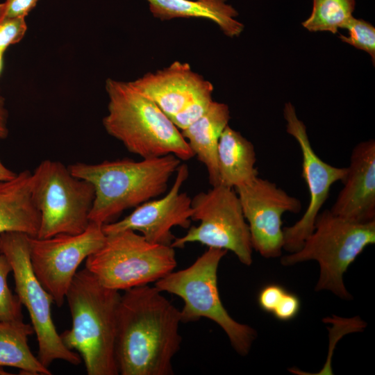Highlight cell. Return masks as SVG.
<instances>
[{
	"label": "cell",
	"instance_id": "obj_1",
	"mask_svg": "<svg viewBox=\"0 0 375 375\" xmlns=\"http://www.w3.org/2000/svg\"><path fill=\"white\" fill-rule=\"evenodd\" d=\"M180 310L155 286L124 290L117 309L115 359L121 375H172L182 338Z\"/></svg>",
	"mask_w": 375,
	"mask_h": 375
},
{
	"label": "cell",
	"instance_id": "obj_2",
	"mask_svg": "<svg viewBox=\"0 0 375 375\" xmlns=\"http://www.w3.org/2000/svg\"><path fill=\"white\" fill-rule=\"evenodd\" d=\"M181 160L172 154L135 161L128 158L98 164L76 162L68 168L76 177L94 188L89 219L104 225L125 210L137 207L164 193Z\"/></svg>",
	"mask_w": 375,
	"mask_h": 375
},
{
	"label": "cell",
	"instance_id": "obj_3",
	"mask_svg": "<svg viewBox=\"0 0 375 375\" xmlns=\"http://www.w3.org/2000/svg\"><path fill=\"white\" fill-rule=\"evenodd\" d=\"M120 296L86 268L76 272L67 292L72 325L60 336L63 344L83 359L88 375L119 374L115 334Z\"/></svg>",
	"mask_w": 375,
	"mask_h": 375
},
{
	"label": "cell",
	"instance_id": "obj_4",
	"mask_svg": "<svg viewBox=\"0 0 375 375\" xmlns=\"http://www.w3.org/2000/svg\"><path fill=\"white\" fill-rule=\"evenodd\" d=\"M106 90L109 101L103 126L128 151L142 158L172 154L188 160L194 156L170 118L129 82L108 78Z\"/></svg>",
	"mask_w": 375,
	"mask_h": 375
},
{
	"label": "cell",
	"instance_id": "obj_5",
	"mask_svg": "<svg viewBox=\"0 0 375 375\" xmlns=\"http://www.w3.org/2000/svg\"><path fill=\"white\" fill-rule=\"evenodd\" d=\"M375 243V220L358 223L326 209L316 217L313 231L297 251L283 256L281 263L292 266L308 260L319 265L316 291H329L343 300H351L344 274L369 245Z\"/></svg>",
	"mask_w": 375,
	"mask_h": 375
},
{
	"label": "cell",
	"instance_id": "obj_6",
	"mask_svg": "<svg viewBox=\"0 0 375 375\" xmlns=\"http://www.w3.org/2000/svg\"><path fill=\"white\" fill-rule=\"evenodd\" d=\"M228 251L208 247L189 267L172 271L155 283L162 292L178 296L184 301L180 310L181 323L196 322L201 317L212 320L223 329L234 350L247 356L257 333L251 326L235 320L224 308L219 297L217 270Z\"/></svg>",
	"mask_w": 375,
	"mask_h": 375
},
{
	"label": "cell",
	"instance_id": "obj_7",
	"mask_svg": "<svg viewBox=\"0 0 375 375\" xmlns=\"http://www.w3.org/2000/svg\"><path fill=\"white\" fill-rule=\"evenodd\" d=\"M176 265L174 248L125 230L106 235L103 245L85 260V268L105 287L124 291L156 283Z\"/></svg>",
	"mask_w": 375,
	"mask_h": 375
},
{
	"label": "cell",
	"instance_id": "obj_8",
	"mask_svg": "<svg viewBox=\"0 0 375 375\" xmlns=\"http://www.w3.org/2000/svg\"><path fill=\"white\" fill-rule=\"evenodd\" d=\"M31 196L40 213L37 238L83 232L95 197L94 186L74 176L62 162L45 160L31 176Z\"/></svg>",
	"mask_w": 375,
	"mask_h": 375
},
{
	"label": "cell",
	"instance_id": "obj_9",
	"mask_svg": "<svg viewBox=\"0 0 375 375\" xmlns=\"http://www.w3.org/2000/svg\"><path fill=\"white\" fill-rule=\"evenodd\" d=\"M28 237L20 232H4L0 234V244L12 267L17 296L26 308L36 335L38 358L48 368L56 360L78 365L81 356L63 344L56 331L51 310L53 299L32 269Z\"/></svg>",
	"mask_w": 375,
	"mask_h": 375
},
{
	"label": "cell",
	"instance_id": "obj_10",
	"mask_svg": "<svg viewBox=\"0 0 375 375\" xmlns=\"http://www.w3.org/2000/svg\"><path fill=\"white\" fill-rule=\"evenodd\" d=\"M191 199V219L199 221L187 233L175 238L171 247L182 248L187 243L199 242L208 247L232 251L247 266L253 262V247L248 224L234 188L212 186Z\"/></svg>",
	"mask_w": 375,
	"mask_h": 375
},
{
	"label": "cell",
	"instance_id": "obj_11",
	"mask_svg": "<svg viewBox=\"0 0 375 375\" xmlns=\"http://www.w3.org/2000/svg\"><path fill=\"white\" fill-rule=\"evenodd\" d=\"M105 239L102 225L93 222L78 234L28 237L32 269L58 306L63 304L81 263L98 250Z\"/></svg>",
	"mask_w": 375,
	"mask_h": 375
},
{
	"label": "cell",
	"instance_id": "obj_12",
	"mask_svg": "<svg viewBox=\"0 0 375 375\" xmlns=\"http://www.w3.org/2000/svg\"><path fill=\"white\" fill-rule=\"evenodd\" d=\"M283 116L287 122V133L299 145L302 154L301 175L310 194L309 203L303 216L293 225L283 228V249L292 253L301 247L306 238L313 231L316 217L329 197L331 186L339 181H344L347 167L333 166L318 156L312 147L306 125L298 118L291 103L285 104Z\"/></svg>",
	"mask_w": 375,
	"mask_h": 375
},
{
	"label": "cell",
	"instance_id": "obj_13",
	"mask_svg": "<svg viewBox=\"0 0 375 375\" xmlns=\"http://www.w3.org/2000/svg\"><path fill=\"white\" fill-rule=\"evenodd\" d=\"M248 224L253 249L266 258L279 257L283 249L282 216L298 213L301 201L276 183L256 177L235 188Z\"/></svg>",
	"mask_w": 375,
	"mask_h": 375
},
{
	"label": "cell",
	"instance_id": "obj_14",
	"mask_svg": "<svg viewBox=\"0 0 375 375\" xmlns=\"http://www.w3.org/2000/svg\"><path fill=\"white\" fill-rule=\"evenodd\" d=\"M188 175V165L180 164L175 181L165 197L140 204L120 221L103 225L104 233L139 231L151 242L171 246L175 238L172 228L176 226L188 228L192 221V199L185 192H180Z\"/></svg>",
	"mask_w": 375,
	"mask_h": 375
},
{
	"label": "cell",
	"instance_id": "obj_15",
	"mask_svg": "<svg viewBox=\"0 0 375 375\" xmlns=\"http://www.w3.org/2000/svg\"><path fill=\"white\" fill-rule=\"evenodd\" d=\"M331 212L347 220H375V141L359 142L353 149L347 174Z\"/></svg>",
	"mask_w": 375,
	"mask_h": 375
},
{
	"label": "cell",
	"instance_id": "obj_16",
	"mask_svg": "<svg viewBox=\"0 0 375 375\" xmlns=\"http://www.w3.org/2000/svg\"><path fill=\"white\" fill-rule=\"evenodd\" d=\"M204 81L188 63L175 61L129 83L171 117L188 104Z\"/></svg>",
	"mask_w": 375,
	"mask_h": 375
},
{
	"label": "cell",
	"instance_id": "obj_17",
	"mask_svg": "<svg viewBox=\"0 0 375 375\" xmlns=\"http://www.w3.org/2000/svg\"><path fill=\"white\" fill-rule=\"evenodd\" d=\"M31 176L24 170L10 180L0 181V234L14 231L38 236L40 213L31 196Z\"/></svg>",
	"mask_w": 375,
	"mask_h": 375
},
{
	"label": "cell",
	"instance_id": "obj_18",
	"mask_svg": "<svg viewBox=\"0 0 375 375\" xmlns=\"http://www.w3.org/2000/svg\"><path fill=\"white\" fill-rule=\"evenodd\" d=\"M229 119L228 106L226 103L213 101L200 118L181 131L194 156L206 166L212 186L219 185L217 146L221 134Z\"/></svg>",
	"mask_w": 375,
	"mask_h": 375
},
{
	"label": "cell",
	"instance_id": "obj_19",
	"mask_svg": "<svg viewBox=\"0 0 375 375\" xmlns=\"http://www.w3.org/2000/svg\"><path fill=\"white\" fill-rule=\"evenodd\" d=\"M153 17L160 20L203 18L210 20L228 37H238L244 24L235 19L238 11L226 0H147Z\"/></svg>",
	"mask_w": 375,
	"mask_h": 375
},
{
	"label": "cell",
	"instance_id": "obj_20",
	"mask_svg": "<svg viewBox=\"0 0 375 375\" xmlns=\"http://www.w3.org/2000/svg\"><path fill=\"white\" fill-rule=\"evenodd\" d=\"M217 158L220 185L235 189L258 176L253 144L228 125L219 138Z\"/></svg>",
	"mask_w": 375,
	"mask_h": 375
},
{
	"label": "cell",
	"instance_id": "obj_21",
	"mask_svg": "<svg viewBox=\"0 0 375 375\" xmlns=\"http://www.w3.org/2000/svg\"><path fill=\"white\" fill-rule=\"evenodd\" d=\"M34 333L30 324L0 321V367H11L29 375H51L31 352L28 337Z\"/></svg>",
	"mask_w": 375,
	"mask_h": 375
},
{
	"label": "cell",
	"instance_id": "obj_22",
	"mask_svg": "<svg viewBox=\"0 0 375 375\" xmlns=\"http://www.w3.org/2000/svg\"><path fill=\"white\" fill-rule=\"evenodd\" d=\"M356 0H312V12L302 26L311 32L338 33L353 16Z\"/></svg>",
	"mask_w": 375,
	"mask_h": 375
},
{
	"label": "cell",
	"instance_id": "obj_23",
	"mask_svg": "<svg viewBox=\"0 0 375 375\" xmlns=\"http://www.w3.org/2000/svg\"><path fill=\"white\" fill-rule=\"evenodd\" d=\"M11 272V265L1 252L0 244V321L21 322L23 321L22 305L17 296L12 294L7 282Z\"/></svg>",
	"mask_w": 375,
	"mask_h": 375
},
{
	"label": "cell",
	"instance_id": "obj_24",
	"mask_svg": "<svg viewBox=\"0 0 375 375\" xmlns=\"http://www.w3.org/2000/svg\"><path fill=\"white\" fill-rule=\"evenodd\" d=\"M213 85L205 80L188 104L178 113L169 117L174 125L183 130L200 118L213 101Z\"/></svg>",
	"mask_w": 375,
	"mask_h": 375
},
{
	"label": "cell",
	"instance_id": "obj_25",
	"mask_svg": "<svg viewBox=\"0 0 375 375\" xmlns=\"http://www.w3.org/2000/svg\"><path fill=\"white\" fill-rule=\"evenodd\" d=\"M342 28L349 31V35H340V39L356 49L368 53L374 65L375 60V28L362 19L351 16L344 24Z\"/></svg>",
	"mask_w": 375,
	"mask_h": 375
},
{
	"label": "cell",
	"instance_id": "obj_26",
	"mask_svg": "<svg viewBox=\"0 0 375 375\" xmlns=\"http://www.w3.org/2000/svg\"><path fill=\"white\" fill-rule=\"evenodd\" d=\"M26 30L27 25L24 17L0 21V52L4 53L8 47L19 42Z\"/></svg>",
	"mask_w": 375,
	"mask_h": 375
},
{
	"label": "cell",
	"instance_id": "obj_27",
	"mask_svg": "<svg viewBox=\"0 0 375 375\" xmlns=\"http://www.w3.org/2000/svg\"><path fill=\"white\" fill-rule=\"evenodd\" d=\"M39 0H5L0 3V21L5 19L25 18Z\"/></svg>",
	"mask_w": 375,
	"mask_h": 375
},
{
	"label": "cell",
	"instance_id": "obj_28",
	"mask_svg": "<svg viewBox=\"0 0 375 375\" xmlns=\"http://www.w3.org/2000/svg\"><path fill=\"white\" fill-rule=\"evenodd\" d=\"M300 309L298 296L286 291L272 314L278 320L287 322L296 317Z\"/></svg>",
	"mask_w": 375,
	"mask_h": 375
},
{
	"label": "cell",
	"instance_id": "obj_29",
	"mask_svg": "<svg viewBox=\"0 0 375 375\" xmlns=\"http://www.w3.org/2000/svg\"><path fill=\"white\" fill-rule=\"evenodd\" d=\"M285 292L286 290L278 284L266 285L260 290L258 295L260 308L263 311L272 314Z\"/></svg>",
	"mask_w": 375,
	"mask_h": 375
},
{
	"label": "cell",
	"instance_id": "obj_30",
	"mask_svg": "<svg viewBox=\"0 0 375 375\" xmlns=\"http://www.w3.org/2000/svg\"><path fill=\"white\" fill-rule=\"evenodd\" d=\"M7 121L8 112L5 106V100L0 95V140L6 138L8 135Z\"/></svg>",
	"mask_w": 375,
	"mask_h": 375
},
{
	"label": "cell",
	"instance_id": "obj_31",
	"mask_svg": "<svg viewBox=\"0 0 375 375\" xmlns=\"http://www.w3.org/2000/svg\"><path fill=\"white\" fill-rule=\"evenodd\" d=\"M17 174L6 167L0 159V181H8L15 177Z\"/></svg>",
	"mask_w": 375,
	"mask_h": 375
},
{
	"label": "cell",
	"instance_id": "obj_32",
	"mask_svg": "<svg viewBox=\"0 0 375 375\" xmlns=\"http://www.w3.org/2000/svg\"><path fill=\"white\" fill-rule=\"evenodd\" d=\"M3 53L0 52V76L1 74V72L3 69Z\"/></svg>",
	"mask_w": 375,
	"mask_h": 375
}]
</instances>
